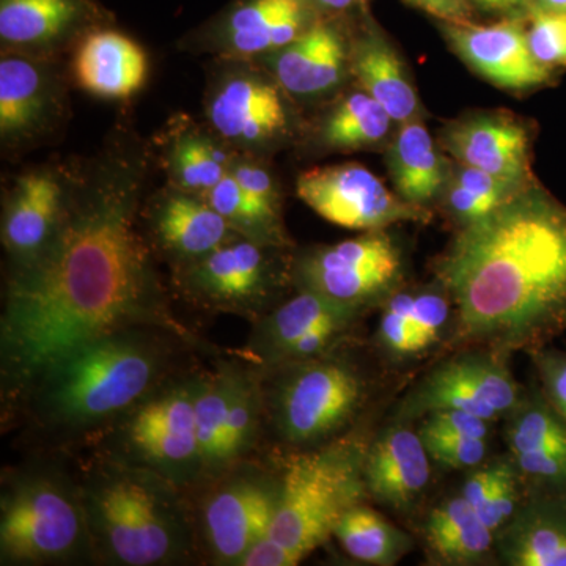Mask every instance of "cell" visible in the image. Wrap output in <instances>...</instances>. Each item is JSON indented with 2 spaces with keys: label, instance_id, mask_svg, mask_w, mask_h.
Returning a JSON list of instances; mask_svg holds the SVG:
<instances>
[{
  "label": "cell",
  "instance_id": "7c38bea8",
  "mask_svg": "<svg viewBox=\"0 0 566 566\" xmlns=\"http://www.w3.org/2000/svg\"><path fill=\"white\" fill-rule=\"evenodd\" d=\"M322 20L311 0H233L182 40L216 59L255 61L300 39Z\"/></svg>",
  "mask_w": 566,
  "mask_h": 566
},
{
  "label": "cell",
  "instance_id": "cb8c5ba5",
  "mask_svg": "<svg viewBox=\"0 0 566 566\" xmlns=\"http://www.w3.org/2000/svg\"><path fill=\"white\" fill-rule=\"evenodd\" d=\"M156 159L167 185L182 191L203 193L229 174L237 150L207 122L178 115L164 126L155 140Z\"/></svg>",
  "mask_w": 566,
  "mask_h": 566
},
{
  "label": "cell",
  "instance_id": "8d00e7d4",
  "mask_svg": "<svg viewBox=\"0 0 566 566\" xmlns=\"http://www.w3.org/2000/svg\"><path fill=\"white\" fill-rule=\"evenodd\" d=\"M527 17L528 46L536 61L547 69L566 65V13L531 10Z\"/></svg>",
  "mask_w": 566,
  "mask_h": 566
},
{
  "label": "cell",
  "instance_id": "7bdbcfd3",
  "mask_svg": "<svg viewBox=\"0 0 566 566\" xmlns=\"http://www.w3.org/2000/svg\"><path fill=\"white\" fill-rule=\"evenodd\" d=\"M419 434L446 436V438L486 439L490 436L491 422L461 411V409H441L422 417Z\"/></svg>",
  "mask_w": 566,
  "mask_h": 566
},
{
  "label": "cell",
  "instance_id": "c3c4849f",
  "mask_svg": "<svg viewBox=\"0 0 566 566\" xmlns=\"http://www.w3.org/2000/svg\"><path fill=\"white\" fill-rule=\"evenodd\" d=\"M322 18H346L363 9L364 0H311Z\"/></svg>",
  "mask_w": 566,
  "mask_h": 566
},
{
  "label": "cell",
  "instance_id": "8992f818",
  "mask_svg": "<svg viewBox=\"0 0 566 566\" xmlns=\"http://www.w3.org/2000/svg\"><path fill=\"white\" fill-rule=\"evenodd\" d=\"M84 495L51 472L21 475L0 502L3 564H48L80 556L91 542Z\"/></svg>",
  "mask_w": 566,
  "mask_h": 566
},
{
  "label": "cell",
  "instance_id": "bcb514c9",
  "mask_svg": "<svg viewBox=\"0 0 566 566\" xmlns=\"http://www.w3.org/2000/svg\"><path fill=\"white\" fill-rule=\"evenodd\" d=\"M409 6L423 10L442 22H472V9L469 0H406Z\"/></svg>",
  "mask_w": 566,
  "mask_h": 566
},
{
  "label": "cell",
  "instance_id": "d6a6232c",
  "mask_svg": "<svg viewBox=\"0 0 566 566\" xmlns=\"http://www.w3.org/2000/svg\"><path fill=\"white\" fill-rule=\"evenodd\" d=\"M392 117L364 91L352 93L327 112L318 126V142L338 151L374 147L390 132Z\"/></svg>",
  "mask_w": 566,
  "mask_h": 566
},
{
  "label": "cell",
  "instance_id": "1f68e13d",
  "mask_svg": "<svg viewBox=\"0 0 566 566\" xmlns=\"http://www.w3.org/2000/svg\"><path fill=\"white\" fill-rule=\"evenodd\" d=\"M334 535L349 556L367 565L392 566L412 549L411 536L364 504L345 513Z\"/></svg>",
  "mask_w": 566,
  "mask_h": 566
},
{
  "label": "cell",
  "instance_id": "f546056e",
  "mask_svg": "<svg viewBox=\"0 0 566 566\" xmlns=\"http://www.w3.org/2000/svg\"><path fill=\"white\" fill-rule=\"evenodd\" d=\"M444 167L427 126L415 118L401 123L389 150V169L397 196L417 207L430 202L444 189Z\"/></svg>",
  "mask_w": 566,
  "mask_h": 566
},
{
  "label": "cell",
  "instance_id": "f6af8a7d",
  "mask_svg": "<svg viewBox=\"0 0 566 566\" xmlns=\"http://www.w3.org/2000/svg\"><path fill=\"white\" fill-rule=\"evenodd\" d=\"M301 562L303 558L297 557L281 543L270 536H264L249 549L240 566H296Z\"/></svg>",
  "mask_w": 566,
  "mask_h": 566
},
{
  "label": "cell",
  "instance_id": "7dc6e473",
  "mask_svg": "<svg viewBox=\"0 0 566 566\" xmlns=\"http://www.w3.org/2000/svg\"><path fill=\"white\" fill-rule=\"evenodd\" d=\"M472 9L486 11V13L512 14L528 13L534 0H469Z\"/></svg>",
  "mask_w": 566,
  "mask_h": 566
},
{
  "label": "cell",
  "instance_id": "ffe728a7",
  "mask_svg": "<svg viewBox=\"0 0 566 566\" xmlns=\"http://www.w3.org/2000/svg\"><path fill=\"white\" fill-rule=\"evenodd\" d=\"M442 32L469 66L499 87L527 91L551 80L528 46L527 29L517 18L479 25L441 22Z\"/></svg>",
  "mask_w": 566,
  "mask_h": 566
},
{
  "label": "cell",
  "instance_id": "7a4b0ae2",
  "mask_svg": "<svg viewBox=\"0 0 566 566\" xmlns=\"http://www.w3.org/2000/svg\"><path fill=\"white\" fill-rule=\"evenodd\" d=\"M438 275L461 338L539 348L566 331V208L542 189H521L463 226Z\"/></svg>",
  "mask_w": 566,
  "mask_h": 566
},
{
  "label": "cell",
  "instance_id": "52a82bcc",
  "mask_svg": "<svg viewBox=\"0 0 566 566\" xmlns=\"http://www.w3.org/2000/svg\"><path fill=\"white\" fill-rule=\"evenodd\" d=\"M286 98L259 62L216 59L205 91V122L234 150L264 156L292 132Z\"/></svg>",
  "mask_w": 566,
  "mask_h": 566
},
{
  "label": "cell",
  "instance_id": "ba28073f",
  "mask_svg": "<svg viewBox=\"0 0 566 566\" xmlns=\"http://www.w3.org/2000/svg\"><path fill=\"white\" fill-rule=\"evenodd\" d=\"M364 397L363 378L345 360L290 363L271 394L275 430L289 444H318L356 416Z\"/></svg>",
  "mask_w": 566,
  "mask_h": 566
},
{
  "label": "cell",
  "instance_id": "5b68a950",
  "mask_svg": "<svg viewBox=\"0 0 566 566\" xmlns=\"http://www.w3.org/2000/svg\"><path fill=\"white\" fill-rule=\"evenodd\" d=\"M367 449L340 441L294 458L279 485L270 538L304 558L334 535L353 506L368 497Z\"/></svg>",
  "mask_w": 566,
  "mask_h": 566
},
{
  "label": "cell",
  "instance_id": "e0dca14e",
  "mask_svg": "<svg viewBox=\"0 0 566 566\" xmlns=\"http://www.w3.org/2000/svg\"><path fill=\"white\" fill-rule=\"evenodd\" d=\"M142 219L147 222L153 251L161 253L175 271L191 266L241 238L202 193L170 185L148 197Z\"/></svg>",
  "mask_w": 566,
  "mask_h": 566
},
{
  "label": "cell",
  "instance_id": "3957f363",
  "mask_svg": "<svg viewBox=\"0 0 566 566\" xmlns=\"http://www.w3.org/2000/svg\"><path fill=\"white\" fill-rule=\"evenodd\" d=\"M144 329L88 342L36 382L46 422L69 430L96 427L136 408L161 378L164 353Z\"/></svg>",
  "mask_w": 566,
  "mask_h": 566
},
{
  "label": "cell",
  "instance_id": "277c9868",
  "mask_svg": "<svg viewBox=\"0 0 566 566\" xmlns=\"http://www.w3.org/2000/svg\"><path fill=\"white\" fill-rule=\"evenodd\" d=\"M174 483L148 468L107 465L82 491L96 546L117 565H170L188 556L191 532Z\"/></svg>",
  "mask_w": 566,
  "mask_h": 566
},
{
  "label": "cell",
  "instance_id": "836d02e7",
  "mask_svg": "<svg viewBox=\"0 0 566 566\" xmlns=\"http://www.w3.org/2000/svg\"><path fill=\"white\" fill-rule=\"evenodd\" d=\"M203 197L241 237L255 243L285 248L281 210L245 192L229 174Z\"/></svg>",
  "mask_w": 566,
  "mask_h": 566
},
{
  "label": "cell",
  "instance_id": "4fadbf2b",
  "mask_svg": "<svg viewBox=\"0 0 566 566\" xmlns=\"http://www.w3.org/2000/svg\"><path fill=\"white\" fill-rule=\"evenodd\" d=\"M296 193L326 221L349 230H385L398 222L428 221L423 207L405 202L360 164H337L305 170Z\"/></svg>",
  "mask_w": 566,
  "mask_h": 566
},
{
  "label": "cell",
  "instance_id": "5bb4252c",
  "mask_svg": "<svg viewBox=\"0 0 566 566\" xmlns=\"http://www.w3.org/2000/svg\"><path fill=\"white\" fill-rule=\"evenodd\" d=\"M521 400L520 387L497 356L465 353L423 376L406 395L398 416L415 420L441 409H461L493 422L512 415Z\"/></svg>",
  "mask_w": 566,
  "mask_h": 566
},
{
  "label": "cell",
  "instance_id": "4dcf8cb0",
  "mask_svg": "<svg viewBox=\"0 0 566 566\" xmlns=\"http://www.w3.org/2000/svg\"><path fill=\"white\" fill-rule=\"evenodd\" d=\"M424 535L434 556L449 565L474 564L490 553L494 542V532L463 494L436 506L428 516Z\"/></svg>",
  "mask_w": 566,
  "mask_h": 566
},
{
  "label": "cell",
  "instance_id": "ab89813d",
  "mask_svg": "<svg viewBox=\"0 0 566 566\" xmlns=\"http://www.w3.org/2000/svg\"><path fill=\"white\" fill-rule=\"evenodd\" d=\"M450 296L439 292L416 294L412 305L411 323L415 331L416 353L423 352L434 344L444 333L452 314Z\"/></svg>",
  "mask_w": 566,
  "mask_h": 566
},
{
  "label": "cell",
  "instance_id": "e575fe53",
  "mask_svg": "<svg viewBox=\"0 0 566 566\" xmlns=\"http://www.w3.org/2000/svg\"><path fill=\"white\" fill-rule=\"evenodd\" d=\"M232 390V365H223L216 374L199 378L196 417L202 453L203 474L218 475L226 471L227 412Z\"/></svg>",
  "mask_w": 566,
  "mask_h": 566
},
{
  "label": "cell",
  "instance_id": "d590c367",
  "mask_svg": "<svg viewBox=\"0 0 566 566\" xmlns=\"http://www.w3.org/2000/svg\"><path fill=\"white\" fill-rule=\"evenodd\" d=\"M259 387L237 365H232V390H230L229 412H227L226 447L223 460L226 469L237 463L252 449L259 428Z\"/></svg>",
  "mask_w": 566,
  "mask_h": 566
},
{
  "label": "cell",
  "instance_id": "44dd1931",
  "mask_svg": "<svg viewBox=\"0 0 566 566\" xmlns=\"http://www.w3.org/2000/svg\"><path fill=\"white\" fill-rule=\"evenodd\" d=\"M62 167L28 170L13 181L2 212V244L11 266L31 262L52 240L65 210Z\"/></svg>",
  "mask_w": 566,
  "mask_h": 566
},
{
  "label": "cell",
  "instance_id": "6da1fadb",
  "mask_svg": "<svg viewBox=\"0 0 566 566\" xmlns=\"http://www.w3.org/2000/svg\"><path fill=\"white\" fill-rule=\"evenodd\" d=\"M153 150L118 128L102 150L63 166L61 226L31 262L11 266L0 324L7 385L36 382L77 348L118 331L182 333L142 233Z\"/></svg>",
  "mask_w": 566,
  "mask_h": 566
},
{
  "label": "cell",
  "instance_id": "4316f807",
  "mask_svg": "<svg viewBox=\"0 0 566 566\" xmlns=\"http://www.w3.org/2000/svg\"><path fill=\"white\" fill-rule=\"evenodd\" d=\"M501 532L506 564L566 566V493L535 491Z\"/></svg>",
  "mask_w": 566,
  "mask_h": 566
},
{
  "label": "cell",
  "instance_id": "484cf974",
  "mask_svg": "<svg viewBox=\"0 0 566 566\" xmlns=\"http://www.w3.org/2000/svg\"><path fill=\"white\" fill-rule=\"evenodd\" d=\"M446 147L463 166L524 186L528 170L526 128L512 118L476 117L450 126Z\"/></svg>",
  "mask_w": 566,
  "mask_h": 566
},
{
  "label": "cell",
  "instance_id": "ac0fdd59",
  "mask_svg": "<svg viewBox=\"0 0 566 566\" xmlns=\"http://www.w3.org/2000/svg\"><path fill=\"white\" fill-rule=\"evenodd\" d=\"M279 486L255 475H238L216 490L203 506V528L212 557L241 565L253 545L270 535Z\"/></svg>",
  "mask_w": 566,
  "mask_h": 566
},
{
  "label": "cell",
  "instance_id": "f35d334b",
  "mask_svg": "<svg viewBox=\"0 0 566 566\" xmlns=\"http://www.w3.org/2000/svg\"><path fill=\"white\" fill-rule=\"evenodd\" d=\"M415 293H398L387 301L385 312L379 319L378 337L387 352L397 356L416 354L415 331L411 314Z\"/></svg>",
  "mask_w": 566,
  "mask_h": 566
},
{
  "label": "cell",
  "instance_id": "2e32d148",
  "mask_svg": "<svg viewBox=\"0 0 566 566\" xmlns=\"http://www.w3.org/2000/svg\"><path fill=\"white\" fill-rule=\"evenodd\" d=\"M114 24L99 0H0L2 51L59 59L85 35Z\"/></svg>",
  "mask_w": 566,
  "mask_h": 566
},
{
  "label": "cell",
  "instance_id": "681fc988",
  "mask_svg": "<svg viewBox=\"0 0 566 566\" xmlns=\"http://www.w3.org/2000/svg\"><path fill=\"white\" fill-rule=\"evenodd\" d=\"M531 10L558 11L566 13V0H534Z\"/></svg>",
  "mask_w": 566,
  "mask_h": 566
},
{
  "label": "cell",
  "instance_id": "8fae6325",
  "mask_svg": "<svg viewBox=\"0 0 566 566\" xmlns=\"http://www.w3.org/2000/svg\"><path fill=\"white\" fill-rule=\"evenodd\" d=\"M197 389L199 378H192L150 395L133 409L126 423V441L134 455L174 485L203 474Z\"/></svg>",
  "mask_w": 566,
  "mask_h": 566
},
{
  "label": "cell",
  "instance_id": "f1b7e54d",
  "mask_svg": "<svg viewBox=\"0 0 566 566\" xmlns=\"http://www.w3.org/2000/svg\"><path fill=\"white\" fill-rule=\"evenodd\" d=\"M360 308L337 303L308 290H300L292 300L263 316L256 323L251 349L268 364H282L290 346L322 324L353 323Z\"/></svg>",
  "mask_w": 566,
  "mask_h": 566
},
{
  "label": "cell",
  "instance_id": "83f0119b",
  "mask_svg": "<svg viewBox=\"0 0 566 566\" xmlns=\"http://www.w3.org/2000/svg\"><path fill=\"white\" fill-rule=\"evenodd\" d=\"M349 69L360 88L376 99L394 122L412 120L419 111L417 93L392 44L374 24L352 39Z\"/></svg>",
  "mask_w": 566,
  "mask_h": 566
},
{
  "label": "cell",
  "instance_id": "74e56055",
  "mask_svg": "<svg viewBox=\"0 0 566 566\" xmlns=\"http://www.w3.org/2000/svg\"><path fill=\"white\" fill-rule=\"evenodd\" d=\"M520 471L513 460L497 461V474H495L491 493L483 505L475 510L480 520L494 534L512 520L520 506Z\"/></svg>",
  "mask_w": 566,
  "mask_h": 566
},
{
  "label": "cell",
  "instance_id": "b9f144b4",
  "mask_svg": "<svg viewBox=\"0 0 566 566\" xmlns=\"http://www.w3.org/2000/svg\"><path fill=\"white\" fill-rule=\"evenodd\" d=\"M430 460L450 469L479 468L488 453L486 439L446 438V436H422Z\"/></svg>",
  "mask_w": 566,
  "mask_h": 566
},
{
  "label": "cell",
  "instance_id": "7402d4cb",
  "mask_svg": "<svg viewBox=\"0 0 566 566\" xmlns=\"http://www.w3.org/2000/svg\"><path fill=\"white\" fill-rule=\"evenodd\" d=\"M506 442L517 471L535 491L566 493V422L543 392L513 409Z\"/></svg>",
  "mask_w": 566,
  "mask_h": 566
},
{
  "label": "cell",
  "instance_id": "603a6c76",
  "mask_svg": "<svg viewBox=\"0 0 566 566\" xmlns=\"http://www.w3.org/2000/svg\"><path fill=\"white\" fill-rule=\"evenodd\" d=\"M148 55L144 48L114 25L85 35L73 50L71 77L96 98H133L147 84Z\"/></svg>",
  "mask_w": 566,
  "mask_h": 566
},
{
  "label": "cell",
  "instance_id": "30bf717a",
  "mask_svg": "<svg viewBox=\"0 0 566 566\" xmlns=\"http://www.w3.org/2000/svg\"><path fill=\"white\" fill-rule=\"evenodd\" d=\"M281 249L241 237L200 262L175 271V279L193 303L234 314H256L281 286Z\"/></svg>",
  "mask_w": 566,
  "mask_h": 566
},
{
  "label": "cell",
  "instance_id": "9a60e30c",
  "mask_svg": "<svg viewBox=\"0 0 566 566\" xmlns=\"http://www.w3.org/2000/svg\"><path fill=\"white\" fill-rule=\"evenodd\" d=\"M69 115L65 77L57 59L2 51L0 140L11 151L41 144Z\"/></svg>",
  "mask_w": 566,
  "mask_h": 566
},
{
  "label": "cell",
  "instance_id": "d6986e66",
  "mask_svg": "<svg viewBox=\"0 0 566 566\" xmlns=\"http://www.w3.org/2000/svg\"><path fill=\"white\" fill-rule=\"evenodd\" d=\"M345 18H322L282 50L255 59L292 98H319L352 74V40Z\"/></svg>",
  "mask_w": 566,
  "mask_h": 566
},
{
  "label": "cell",
  "instance_id": "d4e9b609",
  "mask_svg": "<svg viewBox=\"0 0 566 566\" xmlns=\"http://www.w3.org/2000/svg\"><path fill=\"white\" fill-rule=\"evenodd\" d=\"M430 455L419 431L395 424L368 447L365 483L370 497L397 512H408L430 483Z\"/></svg>",
  "mask_w": 566,
  "mask_h": 566
},
{
  "label": "cell",
  "instance_id": "60d3db41",
  "mask_svg": "<svg viewBox=\"0 0 566 566\" xmlns=\"http://www.w3.org/2000/svg\"><path fill=\"white\" fill-rule=\"evenodd\" d=\"M229 175L245 192L275 210H281L279 182L271 167L264 163L263 156L237 151L230 164Z\"/></svg>",
  "mask_w": 566,
  "mask_h": 566
},
{
  "label": "cell",
  "instance_id": "9c48e42d",
  "mask_svg": "<svg viewBox=\"0 0 566 566\" xmlns=\"http://www.w3.org/2000/svg\"><path fill=\"white\" fill-rule=\"evenodd\" d=\"M400 271V252L385 230L305 251L292 268L297 290L357 308L385 296L397 283Z\"/></svg>",
  "mask_w": 566,
  "mask_h": 566
},
{
  "label": "cell",
  "instance_id": "ee69618b",
  "mask_svg": "<svg viewBox=\"0 0 566 566\" xmlns=\"http://www.w3.org/2000/svg\"><path fill=\"white\" fill-rule=\"evenodd\" d=\"M532 357L542 381L543 395L566 422V353L539 346L532 349Z\"/></svg>",
  "mask_w": 566,
  "mask_h": 566
}]
</instances>
